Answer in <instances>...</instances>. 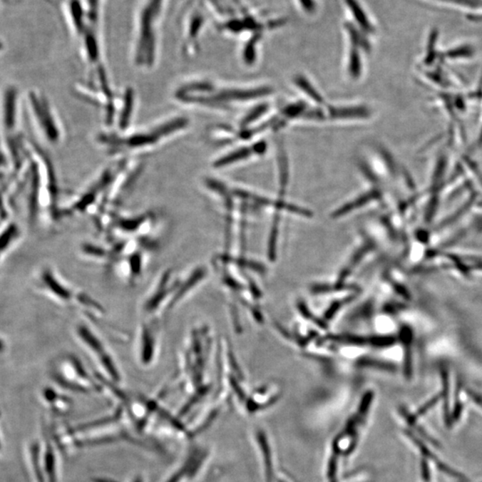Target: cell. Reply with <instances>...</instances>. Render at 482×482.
<instances>
[{
  "label": "cell",
  "mask_w": 482,
  "mask_h": 482,
  "mask_svg": "<svg viewBox=\"0 0 482 482\" xmlns=\"http://www.w3.org/2000/svg\"><path fill=\"white\" fill-rule=\"evenodd\" d=\"M2 48H3V44H2V42L0 41V51H1Z\"/></svg>",
  "instance_id": "46"
},
{
  "label": "cell",
  "mask_w": 482,
  "mask_h": 482,
  "mask_svg": "<svg viewBox=\"0 0 482 482\" xmlns=\"http://www.w3.org/2000/svg\"><path fill=\"white\" fill-rule=\"evenodd\" d=\"M5 349H6L5 342L2 339H0V354L4 352Z\"/></svg>",
  "instance_id": "45"
},
{
  "label": "cell",
  "mask_w": 482,
  "mask_h": 482,
  "mask_svg": "<svg viewBox=\"0 0 482 482\" xmlns=\"http://www.w3.org/2000/svg\"><path fill=\"white\" fill-rule=\"evenodd\" d=\"M325 339L329 340V342L350 344V345H357V346H362L364 345V344L368 343V338L366 339L361 336L349 335V334L329 335L326 337Z\"/></svg>",
  "instance_id": "20"
},
{
  "label": "cell",
  "mask_w": 482,
  "mask_h": 482,
  "mask_svg": "<svg viewBox=\"0 0 482 482\" xmlns=\"http://www.w3.org/2000/svg\"><path fill=\"white\" fill-rule=\"evenodd\" d=\"M4 122L6 128L13 129L16 122V91L9 88L6 93Z\"/></svg>",
  "instance_id": "15"
},
{
  "label": "cell",
  "mask_w": 482,
  "mask_h": 482,
  "mask_svg": "<svg viewBox=\"0 0 482 482\" xmlns=\"http://www.w3.org/2000/svg\"><path fill=\"white\" fill-rule=\"evenodd\" d=\"M295 83L299 86L301 90L306 92V93L309 96L313 101L318 103L324 102L322 96L319 94V92L315 91V88L313 87V85L309 83L306 78L303 76H297L295 79Z\"/></svg>",
  "instance_id": "23"
},
{
  "label": "cell",
  "mask_w": 482,
  "mask_h": 482,
  "mask_svg": "<svg viewBox=\"0 0 482 482\" xmlns=\"http://www.w3.org/2000/svg\"><path fill=\"white\" fill-rule=\"evenodd\" d=\"M421 474H423L424 481H430V470H429L426 460H423V462H421Z\"/></svg>",
  "instance_id": "40"
},
{
  "label": "cell",
  "mask_w": 482,
  "mask_h": 482,
  "mask_svg": "<svg viewBox=\"0 0 482 482\" xmlns=\"http://www.w3.org/2000/svg\"><path fill=\"white\" fill-rule=\"evenodd\" d=\"M344 6L351 19L349 21L354 26L369 37L376 34V24L360 0H344Z\"/></svg>",
  "instance_id": "8"
},
{
  "label": "cell",
  "mask_w": 482,
  "mask_h": 482,
  "mask_svg": "<svg viewBox=\"0 0 482 482\" xmlns=\"http://www.w3.org/2000/svg\"><path fill=\"white\" fill-rule=\"evenodd\" d=\"M222 282L226 286H228L229 288L234 290L243 289V286L241 285L240 282H237L235 279L230 277L228 275L223 276Z\"/></svg>",
  "instance_id": "37"
},
{
  "label": "cell",
  "mask_w": 482,
  "mask_h": 482,
  "mask_svg": "<svg viewBox=\"0 0 482 482\" xmlns=\"http://www.w3.org/2000/svg\"><path fill=\"white\" fill-rule=\"evenodd\" d=\"M51 376L56 384L70 391L88 393L101 389L97 377H92L79 358L72 354L56 358L51 364Z\"/></svg>",
  "instance_id": "3"
},
{
  "label": "cell",
  "mask_w": 482,
  "mask_h": 482,
  "mask_svg": "<svg viewBox=\"0 0 482 482\" xmlns=\"http://www.w3.org/2000/svg\"><path fill=\"white\" fill-rule=\"evenodd\" d=\"M42 396H43L45 402L48 403L49 406L54 407L55 409L63 410L69 409L70 400L58 394V392L53 391V389H44Z\"/></svg>",
  "instance_id": "16"
},
{
  "label": "cell",
  "mask_w": 482,
  "mask_h": 482,
  "mask_svg": "<svg viewBox=\"0 0 482 482\" xmlns=\"http://www.w3.org/2000/svg\"><path fill=\"white\" fill-rule=\"evenodd\" d=\"M253 153L254 152L252 148H240V150L234 151L233 153L227 155L226 157L220 158L219 160L216 161L215 166H217V168H222V166L233 164V163L249 158L250 155H252Z\"/></svg>",
  "instance_id": "18"
},
{
  "label": "cell",
  "mask_w": 482,
  "mask_h": 482,
  "mask_svg": "<svg viewBox=\"0 0 482 482\" xmlns=\"http://www.w3.org/2000/svg\"><path fill=\"white\" fill-rule=\"evenodd\" d=\"M271 90L268 88H257L253 91H225L221 93L217 94L215 98V101H250L262 97L270 93Z\"/></svg>",
  "instance_id": "11"
},
{
  "label": "cell",
  "mask_w": 482,
  "mask_h": 482,
  "mask_svg": "<svg viewBox=\"0 0 482 482\" xmlns=\"http://www.w3.org/2000/svg\"><path fill=\"white\" fill-rule=\"evenodd\" d=\"M441 377L443 381V391L441 393L442 398L444 399V412L446 424L448 426L451 425V420H450V416L448 414L449 411V380H448V373L446 369H442L441 371Z\"/></svg>",
  "instance_id": "21"
},
{
  "label": "cell",
  "mask_w": 482,
  "mask_h": 482,
  "mask_svg": "<svg viewBox=\"0 0 482 482\" xmlns=\"http://www.w3.org/2000/svg\"><path fill=\"white\" fill-rule=\"evenodd\" d=\"M207 274L205 267H198L191 271L187 277L180 278L179 284L177 286L175 293H173L171 304H170L169 311L173 310L180 301L185 299L195 289H197V287L203 281Z\"/></svg>",
  "instance_id": "9"
},
{
  "label": "cell",
  "mask_w": 482,
  "mask_h": 482,
  "mask_svg": "<svg viewBox=\"0 0 482 482\" xmlns=\"http://www.w3.org/2000/svg\"><path fill=\"white\" fill-rule=\"evenodd\" d=\"M35 283L37 289L49 299L63 307L78 308L83 312L85 317H90L91 322L101 324L105 318V309L97 301L87 294L73 289L54 268L42 267L38 272Z\"/></svg>",
  "instance_id": "2"
},
{
  "label": "cell",
  "mask_w": 482,
  "mask_h": 482,
  "mask_svg": "<svg viewBox=\"0 0 482 482\" xmlns=\"http://www.w3.org/2000/svg\"><path fill=\"white\" fill-rule=\"evenodd\" d=\"M350 267L343 269L342 272H340L339 277L338 279V284H343V282H345V280L347 278V276L350 275Z\"/></svg>",
  "instance_id": "43"
},
{
  "label": "cell",
  "mask_w": 482,
  "mask_h": 482,
  "mask_svg": "<svg viewBox=\"0 0 482 482\" xmlns=\"http://www.w3.org/2000/svg\"><path fill=\"white\" fill-rule=\"evenodd\" d=\"M471 271H482V260H475L473 265H470Z\"/></svg>",
  "instance_id": "44"
},
{
  "label": "cell",
  "mask_w": 482,
  "mask_h": 482,
  "mask_svg": "<svg viewBox=\"0 0 482 482\" xmlns=\"http://www.w3.org/2000/svg\"><path fill=\"white\" fill-rule=\"evenodd\" d=\"M34 448H31V461H33L34 466V474L36 477L38 482H44V478L42 476V473L41 470V464L39 463V452H38V446L34 445Z\"/></svg>",
  "instance_id": "30"
},
{
  "label": "cell",
  "mask_w": 482,
  "mask_h": 482,
  "mask_svg": "<svg viewBox=\"0 0 482 482\" xmlns=\"http://www.w3.org/2000/svg\"><path fill=\"white\" fill-rule=\"evenodd\" d=\"M374 247V245L373 243H367L366 245L364 247H362L359 250L357 251L356 254H354V256L352 258V260H351V267H354V265H357L359 262L361 261L362 258H363L367 253H369L371 250H373Z\"/></svg>",
  "instance_id": "31"
},
{
  "label": "cell",
  "mask_w": 482,
  "mask_h": 482,
  "mask_svg": "<svg viewBox=\"0 0 482 482\" xmlns=\"http://www.w3.org/2000/svg\"><path fill=\"white\" fill-rule=\"evenodd\" d=\"M295 2L301 12H303L304 15L312 16L317 15L318 13V0H295Z\"/></svg>",
  "instance_id": "27"
},
{
  "label": "cell",
  "mask_w": 482,
  "mask_h": 482,
  "mask_svg": "<svg viewBox=\"0 0 482 482\" xmlns=\"http://www.w3.org/2000/svg\"><path fill=\"white\" fill-rule=\"evenodd\" d=\"M278 222L279 215H276L274 225H272L270 237H269L268 244V257L269 260H270L272 262H275L276 260V246H277L278 239Z\"/></svg>",
  "instance_id": "24"
},
{
  "label": "cell",
  "mask_w": 482,
  "mask_h": 482,
  "mask_svg": "<svg viewBox=\"0 0 482 482\" xmlns=\"http://www.w3.org/2000/svg\"><path fill=\"white\" fill-rule=\"evenodd\" d=\"M462 411H463V404L461 402H456L455 407H453L452 416H450L451 424L455 423V421L459 420L461 414H462Z\"/></svg>",
  "instance_id": "38"
},
{
  "label": "cell",
  "mask_w": 482,
  "mask_h": 482,
  "mask_svg": "<svg viewBox=\"0 0 482 482\" xmlns=\"http://www.w3.org/2000/svg\"><path fill=\"white\" fill-rule=\"evenodd\" d=\"M180 278L172 270L163 272L152 286L143 304V314L148 320H157V317L168 313Z\"/></svg>",
  "instance_id": "5"
},
{
  "label": "cell",
  "mask_w": 482,
  "mask_h": 482,
  "mask_svg": "<svg viewBox=\"0 0 482 482\" xmlns=\"http://www.w3.org/2000/svg\"><path fill=\"white\" fill-rule=\"evenodd\" d=\"M267 106H258V108H255L252 112L249 113V116L246 117V119L244 120V125H249V123L254 122L255 120H257L258 117L263 115V113L267 111Z\"/></svg>",
  "instance_id": "33"
},
{
  "label": "cell",
  "mask_w": 482,
  "mask_h": 482,
  "mask_svg": "<svg viewBox=\"0 0 482 482\" xmlns=\"http://www.w3.org/2000/svg\"><path fill=\"white\" fill-rule=\"evenodd\" d=\"M380 197V193L376 190L370 191V193H364L362 195L361 197L357 198V200L350 202V203L343 205V207L338 209V210L334 212V214L332 215L333 217H339V216L345 215L349 214L354 209L359 208L363 207V205L369 203L371 200H377Z\"/></svg>",
  "instance_id": "13"
},
{
  "label": "cell",
  "mask_w": 482,
  "mask_h": 482,
  "mask_svg": "<svg viewBox=\"0 0 482 482\" xmlns=\"http://www.w3.org/2000/svg\"><path fill=\"white\" fill-rule=\"evenodd\" d=\"M332 118H366L370 116L369 110L364 106H347V108H334L329 111Z\"/></svg>",
  "instance_id": "12"
},
{
  "label": "cell",
  "mask_w": 482,
  "mask_h": 482,
  "mask_svg": "<svg viewBox=\"0 0 482 482\" xmlns=\"http://www.w3.org/2000/svg\"><path fill=\"white\" fill-rule=\"evenodd\" d=\"M354 289H357L356 286L338 284V283H337V284L334 286L320 285V284L314 285L311 288V292L315 294H321L335 292H343V290H354Z\"/></svg>",
  "instance_id": "25"
},
{
  "label": "cell",
  "mask_w": 482,
  "mask_h": 482,
  "mask_svg": "<svg viewBox=\"0 0 482 482\" xmlns=\"http://www.w3.org/2000/svg\"><path fill=\"white\" fill-rule=\"evenodd\" d=\"M45 469L47 471L48 482H56V471H55V456L52 452L51 446H48V449L45 453Z\"/></svg>",
  "instance_id": "26"
},
{
  "label": "cell",
  "mask_w": 482,
  "mask_h": 482,
  "mask_svg": "<svg viewBox=\"0 0 482 482\" xmlns=\"http://www.w3.org/2000/svg\"><path fill=\"white\" fill-rule=\"evenodd\" d=\"M30 102L39 126H41L49 141L56 143L59 139V130L48 102H46L41 96L33 93V92L30 94Z\"/></svg>",
  "instance_id": "7"
},
{
  "label": "cell",
  "mask_w": 482,
  "mask_h": 482,
  "mask_svg": "<svg viewBox=\"0 0 482 482\" xmlns=\"http://www.w3.org/2000/svg\"><path fill=\"white\" fill-rule=\"evenodd\" d=\"M253 152L254 153L258 154V155H262L264 154L265 151H267V144L264 143V141H262V143H258L255 146H253Z\"/></svg>",
  "instance_id": "41"
},
{
  "label": "cell",
  "mask_w": 482,
  "mask_h": 482,
  "mask_svg": "<svg viewBox=\"0 0 482 482\" xmlns=\"http://www.w3.org/2000/svg\"><path fill=\"white\" fill-rule=\"evenodd\" d=\"M250 307L251 314H253L255 320H256L258 322V324H263V322H264L263 314H262L260 313V312L257 309V308L251 307Z\"/></svg>",
  "instance_id": "42"
},
{
  "label": "cell",
  "mask_w": 482,
  "mask_h": 482,
  "mask_svg": "<svg viewBox=\"0 0 482 482\" xmlns=\"http://www.w3.org/2000/svg\"><path fill=\"white\" fill-rule=\"evenodd\" d=\"M74 333L78 343L98 368V376L113 384H118L120 381L119 366H117L115 358L112 356L111 351L106 347L104 340L99 338L93 329L84 324H77Z\"/></svg>",
  "instance_id": "4"
},
{
  "label": "cell",
  "mask_w": 482,
  "mask_h": 482,
  "mask_svg": "<svg viewBox=\"0 0 482 482\" xmlns=\"http://www.w3.org/2000/svg\"><path fill=\"white\" fill-rule=\"evenodd\" d=\"M442 398V395L439 396H435L434 398L431 399L429 400V401L426 404H424L423 406L420 407V409L418 410V412L416 414V417H419L421 416H424V414H426L429 410L432 409L436 404L438 403L439 400Z\"/></svg>",
  "instance_id": "34"
},
{
  "label": "cell",
  "mask_w": 482,
  "mask_h": 482,
  "mask_svg": "<svg viewBox=\"0 0 482 482\" xmlns=\"http://www.w3.org/2000/svg\"><path fill=\"white\" fill-rule=\"evenodd\" d=\"M166 0H140L134 21L133 58L138 66L151 67L157 58L159 27Z\"/></svg>",
  "instance_id": "1"
},
{
  "label": "cell",
  "mask_w": 482,
  "mask_h": 482,
  "mask_svg": "<svg viewBox=\"0 0 482 482\" xmlns=\"http://www.w3.org/2000/svg\"><path fill=\"white\" fill-rule=\"evenodd\" d=\"M398 340L396 337L392 335L373 336L368 338V344L377 349H387L394 346Z\"/></svg>",
  "instance_id": "22"
},
{
  "label": "cell",
  "mask_w": 482,
  "mask_h": 482,
  "mask_svg": "<svg viewBox=\"0 0 482 482\" xmlns=\"http://www.w3.org/2000/svg\"><path fill=\"white\" fill-rule=\"evenodd\" d=\"M393 289H394L395 292L398 293L400 297H402L404 299L411 300L412 299V295L409 292V290L406 288V286L400 284L399 282H392Z\"/></svg>",
  "instance_id": "35"
},
{
  "label": "cell",
  "mask_w": 482,
  "mask_h": 482,
  "mask_svg": "<svg viewBox=\"0 0 482 482\" xmlns=\"http://www.w3.org/2000/svg\"><path fill=\"white\" fill-rule=\"evenodd\" d=\"M220 261L225 262V263H234L240 267L250 269V270L264 274L265 267L263 265L257 263V262L242 260V258H232L228 256L219 257Z\"/></svg>",
  "instance_id": "19"
},
{
  "label": "cell",
  "mask_w": 482,
  "mask_h": 482,
  "mask_svg": "<svg viewBox=\"0 0 482 482\" xmlns=\"http://www.w3.org/2000/svg\"><path fill=\"white\" fill-rule=\"evenodd\" d=\"M19 227L14 222L9 223L4 228L0 230V260L14 241L19 237Z\"/></svg>",
  "instance_id": "14"
},
{
  "label": "cell",
  "mask_w": 482,
  "mask_h": 482,
  "mask_svg": "<svg viewBox=\"0 0 482 482\" xmlns=\"http://www.w3.org/2000/svg\"><path fill=\"white\" fill-rule=\"evenodd\" d=\"M157 320H147L138 329L136 340L137 359L141 366L148 367L153 364L158 354Z\"/></svg>",
  "instance_id": "6"
},
{
  "label": "cell",
  "mask_w": 482,
  "mask_h": 482,
  "mask_svg": "<svg viewBox=\"0 0 482 482\" xmlns=\"http://www.w3.org/2000/svg\"><path fill=\"white\" fill-rule=\"evenodd\" d=\"M250 289L251 293H252V295L254 296L255 299H261L262 297V292H260V289L257 288V285L255 284V282L253 281H251L250 280Z\"/></svg>",
  "instance_id": "39"
},
{
  "label": "cell",
  "mask_w": 482,
  "mask_h": 482,
  "mask_svg": "<svg viewBox=\"0 0 482 482\" xmlns=\"http://www.w3.org/2000/svg\"><path fill=\"white\" fill-rule=\"evenodd\" d=\"M356 364L358 367L374 368V369L389 371V373H394L396 371L394 364L369 357L360 358L357 361Z\"/></svg>",
  "instance_id": "17"
},
{
  "label": "cell",
  "mask_w": 482,
  "mask_h": 482,
  "mask_svg": "<svg viewBox=\"0 0 482 482\" xmlns=\"http://www.w3.org/2000/svg\"><path fill=\"white\" fill-rule=\"evenodd\" d=\"M406 307L404 304L389 303L387 304H385L384 310L385 313L393 314L399 313V311L405 309Z\"/></svg>",
  "instance_id": "36"
},
{
  "label": "cell",
  "mask_w": 482,
  "mask_h": 482,
  "mask_svg": "<svg viewBox=\"0 0 482 482\" xmlns=\"http://www.w3.org/2000/svg\"><path fill=\"white\" fill-rule=\"evenodd\" d=\"M404 347V374L407 380L413 375V342L414 332L409 325H402L399 329V338Z\"/></svg>",
  "instance_id": "10"
},
{
  "label": "cell",
  "mask_w": 482,
  "mask_h": 482,
  "mask_svg": "<svg viewBox=\"0 0 482 482\" xmlns=\"http://www.w3.org/2000/svg\"><path fill=\"white\" fill-rule=\"evenodd\" d=\"M347 299L346 300H339V301H335L334 303L332 304V306L329 307L327 309V311L325 312L324 314V320L329 321L331 320L333 317H334V315L338 313V311L340 309V308L342 307L343 304L347 302Z\"/></svg>",
  "instance_id": "32"
},
{
  "label": "cell",
  "mask_w": 482,
  "mask_h": 482,
  "mask_svg": "<svg viewBox=\"0 0 482 482\" xmlns=\"http://www.w3.org/2000/svg\"><path fill=\"white\" fill-rule=\"evenodd\" d=\"M306 104H304V103L299 102L296 103V104L287 106L286 108L283 109L282 113L283 116L287 117V118L292 119L302 116L303 113L306 112Z\"/></svg>",
  "instance_id": "28"
},
{
  "label": "cell",
  "mask_w": 482,
  "mask_h": 482,
  "mask_svg": "<svg viewBox=\"0 0 482 482\" xmlns=\"http://www.w3.org/2000/svg\"><path fill=\"white\" fill-rule=\"evenodd\" d=\"M297 307H299L301 314H302L304 318L308 319V320L313 321L314 324L319 326V327L321 329H328V325L326 324L325 320H322V319L315 317L314 315L311 313L309 309H308L306 304L304 302H299V304H297Z\"/></svg>",
  "instance_id": "29"
}]
</instances>
